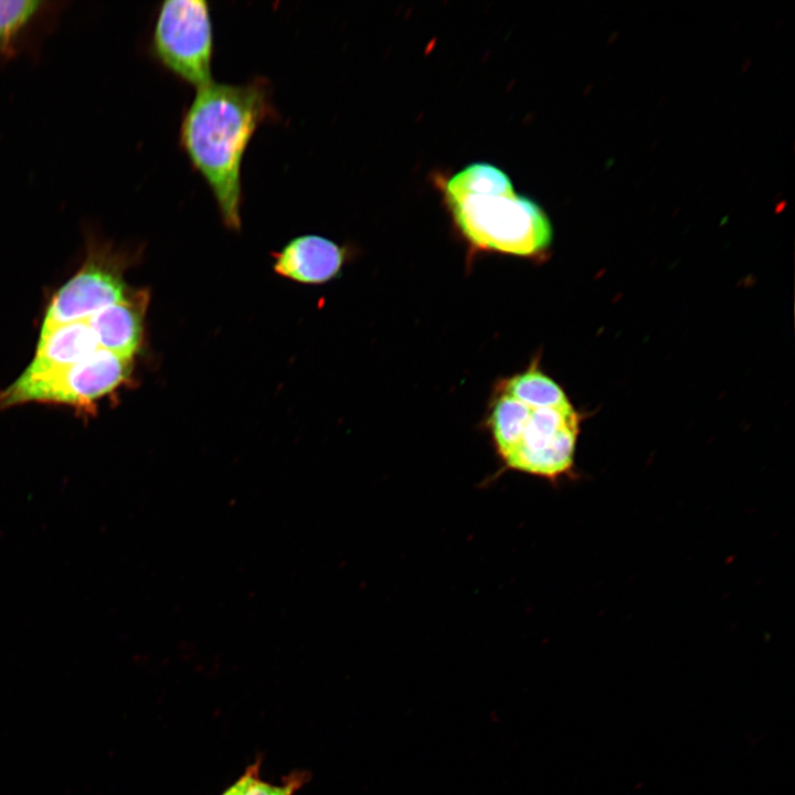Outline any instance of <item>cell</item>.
Instances as JSON below:
<instances>
[{
	"mask_svg": "<svg viewBox=\"0 0 795 795\" xmlns=\"http://www.w3.org/2000/svg\"><path fill=\"white\" fill-rule=\"evenodd\" d=\"M264 80L211 82L197 89L180 129V142L218 203L224 224L241 227V166L257 127L272 116Z\"/></svg>",
	"mask_w": 795,
	"mask_h": 795,
	"instance_id": "obj_1",
	"label": "cell"
},
{
	"mask_svg": "<svg viewBox=\"0 0 795 795\" xmlns=\"http://www.w3.org/2000/svg\"><path fill=\"white\" fill-rule=\"evenodd\" d=\"M439 186L454 224L471 246L521 257L540 256L550 247L547 213L518 194L501 169L475 162Z\"/></svg>",
	"mask_w": 795,
	"mask_h": 795,
	"instance_id": "obj_2",
	"label": "cell"
},
{
	"mask_svg": "<svg viewBox=\"0 0 795 795\" xmlns=\"http://www.w3.org/2000/svg\"><path fill=\"white\" fill-rule=\"evenodd\" d=\"M132 359L98 348L72 365L31 378L19 377L0 392V411L29 402L66 404L80 410L124 384Z\"/></svg>",
	"mask_w": 795,
	"mask_h": 795,
	"instance_id": "obj_3",
	"label": "cell"
},
{
	"mask_svg": "<svg viewBox=\"0 0 795 795\" xmlns=\"http://www.w3.org/2000/svg\"><path fill=\"white\" fill-rule=\"evenodd\" d=\"M527 406L517 432L498 456L507 469L556 481L572 473L580 416L570 401Z\"/></svg>",
	"mask_w": 795,
	"mask_h": 795,
	"instance_id": "obj_4",
	"label": "cell"
},
{
	"mask_svg": "<svg viewBox=\"0 0 795 795\" xmlns=\"http://www.w3.org/2000/svg\"><path fill=\"white\" fill-rule=\"evenodd\" d=\"M152 50L160 63L200 88L212 82L213 33L209 4L202 0H168L153 29Z\"/></svg>",
	"mask_w": 795,
	"mask_h": 795,
	"instance_id": "obj_5",
	"label": "cell"
},
{
	"mask_svg": "<svg viewBox=\"0 0 795 795\" xmlns=\"http://www.w3.org/2000/svg\"><path fill=\"white\" fill-rule=\"evenodd\" d=\"M128 256L108 243L89 242L78 272L53 296L41 329L88 320L99 310L126 298L124 272Z\"/></svg>",
	"mask_w": 795,
	"mask_h": 795,
	"instance_id": "obj_6",
	"label": "cell"
},
{
	"mask_svg": "<svg viewBox=\"0 0 795 795\" xmlns=\"http://www.w3.org/2000/svg\"><path fill=\"white\" fill-rule=\"evenodd\" d=\"M148 301V292L131 290L123 300L93 315L87 321L98 348L132 359L141 346Z\"/></svg>",
	"mask_w": 795,
	"mask_h": 795,
	"instance_id": "obj_7",
	"label": "cell"
},
{
	"mask_svg": "<svg viewBox=\"0 0 795 795\" xmlns=\"http://www.w3.org/2000/svg\"><path fill=\"white\" fill-rule=\"evenodd\" d=\"M344 258L343 250L318 235L292 240L277 255L276 273L300 283L319 284L335 277Z\"/></svg>",
	"mask_w": 795,
	"mask_h": 795,
	"instance_id": "obj_8",
	"label": "cell"
},
{
	"mask_svg": "<svg viewBox=\"0 0 795 795\" xmlns=\"http://www.w3.org/2000/svg\"><path fill=\"white\" fill-rule=\"evenodd\" d=\"M97 349L94 332L87 320L41 329L34 358L21 377H36L72 365Z\"/></svg>",
	"mask_w": 795,
	"mask_h": 795,
	"instance_id": "obj_9",
	"label": "cell"
},
{
	"mask_svg": "<svg viewBox=\"0 0 795 795\" xmlns=\"http://www.w3.org/2000/svg\"><path fill=\"white\" fill-rule=\"evenodd\" d=\"M501 392L529 406L558 405L570 401L562 388L534 365L506 380Z\"/></svg>",
	"mask_w": 795,
	"mask_h": 795,
	"instance_id": "obj_10",
	"label": "cell"
},
{
	"mask_svg": "<svg viewBox=\"0 0 795 795\" xmlns=\"http://www.w3.org/2000/svg\"><path fill=\"white\" fill-rule=\"evenodd\" d=\"M42 1H0V51L9 52L19 34L40 11Z\"/></svg>",
	"mask_w": 795,
	"mask_h": 795,
	"instance_id": "obj_11",
	"label": "cell"
},
{
	"mask_svg": "<svg viewBox=\"0 0 795 795\" xmlns=\"http://www.w3.org/2000/svg\"><path fill=\"white\" fill-rule=\"evenodd\" d=\"M259 761L248 766L244 774L237 778V795H294L303 785L306 776L303 773H293L279 785L263 782L259 778Z\"/></svg>",
	"mask_w": 795,
	"mask_h": 795,
	"instance_id": "obj_12",
	"label": "cell"
},
{
	"mask_svg": "<svg viewBox=\"0 0 795 795\" xmlns=\"http://www.w3.org/2000/svg\"><path fill=\"white\" fill-rule=\"evenodd\" d=\"M237 792H239V781L236 780L221 795H237Z\"/></svg>",
	"mask_w": 795,
	"mask_h": 795,
	"instance_id": "obj_13",
	"label": "cell"
}]
</instances>
